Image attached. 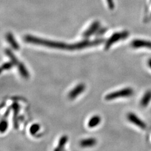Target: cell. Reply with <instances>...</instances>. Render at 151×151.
Returning <instances> with one entry per match:
<instances>
[{
    "label": "cell",
    "instance_id": "cell-1",
    "mask_svg": "<svg viewBox=\"0 0 151 151\" xmlns=\"http://www.w3.org/2000/svg\"><path fill=\"white\" fill-rule=\"evenodd\" d=\"M24 40L29 43L37 44V45L51 48L58 49H67L68 50V45H69L65 43L44 39L42 38L35 37L32 35H27L24 37Z\"/></svg>",
    "mask_w": 151,
    "mask_h": 151
},
{
    "label": "cell",
    "instance_id": "cell-2",
    "mask_svg": "<svg viewBox=\"0 0 151 151\" xmlns=\"http://www.w3.org/2000/svg\"><path fill=\"white\" fill-rule=\"evenodd\" d=\"M104 42V39L102 38L96 39L94 40H84L76 43L69 44L68 50H80L82 49L86 48L87 47L96 46L103 43Z\"/></svg>",
    "mask_w": 151,
    "mask_h": 151
},
{
    "label": "cell",
    "instance_id": "cell-3",
    "mask_svg": "<svg viewBox=\"0 0 151 151\" xmlns=\"http://www.w3.org/2000/svg\"><path fill=\"white\" fill-rule=\"evenodd\" d=\"M134 91L132 88L127 87L116 91L110 92L105 96V100L110 101L120 97H129L133 95Z\"/></svg>",
    "mask_w": 151,
    "mask_h": 151
},
{
    "label": "cell",
    "instance_id": "cell-4",
    "mask_svg": "<svg viewBox=\"0 0 151 151\" xmlns=\"http://www.w3.org/2000/svg\"><path fill=\"white\" fill-rule=\"evenodd\" d=\"M128 36L129 32L127 31L114 33L106 41L105 45V50H108L115 43L119 42L120 40H123L124 39H126Z\"/></svg>",
    "mask_w": 151,
    "mask_h": 151
},
{
    "label": "cell",
    "instance_id": "cell-5",
    "mask_svg": "<svg viewBox=\"0 0 151 151\" xmlns=\"http://www.w3.org/2000/svg\"><path fill=\"white\" fill-rule=\"evenodd\" d=\"M127 118L130 122L134 124L138 127H139L142 129H145L147 128V125L146 123L143 121H142L138 116H137L135 114L132 113L128 114L127 116Z\"/></svg>",
    "mask_w": 151,
    "mask_h": 151
},
{
    "label": "cell",
    "instance_id": "cell-6",
    "mask_svg": "<svg viewBox=\"0 0 151 151\" xmlns=\"http://www.w3.org/2000/svg\"><path fill=\"white\" fill-rule=\"evenodd\" d=\"M100 22H93L91 25L83 33V37L85 38H89L91 37L93 34L97 32L100 27Z\"/></svg>",
    "mask_w": 151,
    "mask_h": 151
},
{
    "label": "cell",
    "instance_id": "cell-7",
    "mask_svg": "<svg viewBox=\"0 0 151 151\" xmlns=\"http://www.w3.org/2000/svg\"><path fill=\"white\" fill-rule=\"evenodd\" d=\"M85 89V85L83 83H80L75 87H74L73 89L68 94V97L71 100H73L84 91Z\"/></svg>",
    "mask_w": 151,
    "mask_h": 151
},
{
    "label": "cell",
    "instance_id": "cell-8",
    "mask_svg": "<svg viewBox=\"0 0 151 151\" xmlns=\"http://www.w3.org/2000/svg\"><path fill=\"white\" fill-rule=\"evenodd\" d=\"M131 45L133 48H135L145 47V48L151 49V42L145 40H140V39L134 40L133 41H132Z\"/></svg>",
    "mask_w": 151,
    "mask_h": 151
},
{
    "label": "cell",
    "instance_id": "cell-9",
    "mask_svg": "<svg viewBox=\"0 0 151 151\" xmlns=\"http://www.w3.org/2000/svg\"><path fill=\"white\" fill-rule=\"evenodd\" d=\"M6 39L9 42V43L10 44L11 47L14 50H17L20 49V46L19 44L16 42L14 35L11 33L9 32L6 34Z\"/></svg>",
    "mask_w": 151,
    "mask_h": 151
},
{
    "label": "cell",
    "instance_id": "cell-10",
    "mask_svg": "<svg viewBox=\"0 0 151 151\" xmlns=\"http://www.w3.org/2000/svg\"><path fill=\"white\" fill-rule=\"evenodd\" d=\"M151 101V90H148L145 92L140 100V105L142 107L146 108Z\"/></svg>",
    "mask_w": 151,
    "mask_h": 151
},
{
    "label": "cell",
    "instance_id": "cell-11",
    "mask_svg": "<svg viewBox=\"0 0 151 151\" xmlns=\"http://www.w3.org/2000/svg\"><path fill=\"white\" fill-rule=\"evenodd\" d=\"M17 67L19 73L23 78L27 79L29 77V73L23 63L19 62V64L17 65Z\"/></svg>",
    "mask_w": 151,
    "mask_h": 151
},
{
    "label": "cell",
    "instance_id": "cell-12",
    "mask_svg": "<svg viewBox=\"0 0 151 151\" xmlns=\"http://www.w3.org/2000/svg\"><path fill=\"white\" fill-rule=\"evenodd\" d=\"M96 144V140L95 138H87L80 142V146L82 147H90L95 146Z\"/></svg>",
    "mask_w": 151,
    "mask_h": 151
},
{
    "label": "cell",
    "instance_id": "cell-13",
    "mask_svg": "<svg viewBox=\"0 0 151 151\" xmlns=\"http://www.w3.org/2000/svg\"><path fill=\"white\" fill-rule=\"evenodd\" d=\"M100 122L101 118L98 115H95L89 120L88 122V127L91 128L96 127L98 125H99Z\"/></svg>",
    "mask_w": 151,
    "mask_h": 151
},
{
    "label": "cell",
    "instance_id": "cell-14",
    "mask_svg": "<svg viewBox=\"0 0 151 151\" xmlns=\"http://www.w3.org/2000/svg\"><path fill=\"white\" fill-rule=\"evenodd\" d=\"M5 54L10 58V61H11L15 65H17L20 62L19 60L16 58L15 54L12 53V52L10 49H6Z\"/></svg>",
    "mask_w": 151,
    "mask_h": 151
},
{
    "label": "cell",
    "instance_id": "cell-15",
    "mask_svg": "<svg viewBox=\"0 0 151 151\" xmlns=\"http://www.w3.org/2000/svg\"><path fill=\"white\" fill-rule=\"evenodd\" d=\"M68 137L67 135H63L60 137L59 140L58 145L57 147V148L54 150V151H61L64 149L65 144L67 143L68 141Z\"/></svg>",
    "mask_w": 151,
    "mask_h": 151
},
{
    "label": "cell",
    "instance_id": "cell-16",
    "mask_svg": "<svg viewBox=\"0 0 151 151\" xmlns=\"http://www.w3.org/2000/svg\"><path fill=\"white\" fill-rule=\"evenodd\" d=\"M12 108H13L14 110V125L15 127L17 128V115L19 113V106L17 103H14L12 105Z\"/></svg>",
    "mask_w": 151,
    "mask_h": 151
},
{
    "label": "cell",
    "instance_id": "cell-17",
    "mask_svg": "<svg viewBox=\"0 0 151 151\" xmlns=\"http://www.w3.org/2000/svg\"><path fill=\"white\" fill-rule=\"evenodd\" d=\"M40 125L38 124H33L30 128V133L32 135H34L37 134V133L40 130Z\"/></svg>",
    "mask_w": 151,
    "mask_h": 151
},
{
    "label": "cell",
    "instance_id": "cell-18",
    "mask_svg": "<svg viewBox=\"0 0 151 151\" xmlns=\"http://www.w3.org/2000/svg\"><path fill=\"white\" fill-rule=\"evenodd\" d=\"M8 126H9L8 122L5 119V120L3 119L1 121V125H0V131H1V133H3L5 132L6 131L7 129V128H8Z\"/></svg>",
    "mask_w": 151,
    "mask_h": 151
},
{
    "label": "cell",
    "instance_id": "cell-19",
    "mask_svg": "<svg viewBox=\"0 0 151 151\" xmlns=\"http://www.w3.org/2000/svg\"><path fill=\"white\" fill-rule=\"evenodd\" d=\"M14 65H15L11 61L5 63H4L3 65H2V66H1V72L3 71V70H10L12 67H13Z\"/></svg>",
    "mask_w": 151,
    "mask_h": 151
},
{
    "label": "cell",
    "instance_id": "cell-20",
    "mask_svg": "<svg viewBox=\"0 0 151 151\" xmlns=\"http://www.w3.org/2000/svg\"><path fill=\"white\" fill-rule=\"evenodd\" d=\"M106 32V29H105V28L99 29L97 32H96V36H101V35H103Z\"/></svg>",
    "mask_w": 151,
    "mask_h": 151
},
{
    "label": "cell",
    "instance_id": "cell-21",
    "mask_svg": "<svg viewBox=\"0 0 151 151\" xmlns=\"http://www.w3.org/2000/svg\"><path fill=\"white\" fill-rule=\"evenodd\" d=\"M108 2V6L110 9L113 10L114 8V3L113 0H106Z\"/></svg>",
    "mask_w": 151,
    "mask_h": 151
},
{
    "label": "cell",
    "instance_id": "cell-22",
    "mask_svg": "<svg viewBox=\"0 0 151 151\" xmlns=\"http://www.w3.org/2000/svg\"><path fill=\"white\" fill-rule=\"evenodd\" d=\"M148 65H149V67L151 68V58H150V60H148Z\"/></svg>",
    "mask_w": 151,
    "mask_h": 151
},
{
    "label": "cell",
    "instance_id": "cell-23",
    "mask_svg": "<svg viewBox=\"0 0 151 151\" xmlns=\"http://www.w3.org/2000/svg\"></svg>",
    "mask_w": 151,
    "mask_h": 151
}]
</instances>
